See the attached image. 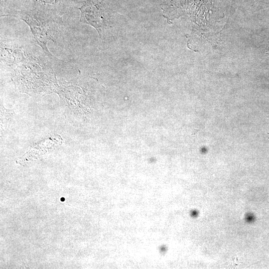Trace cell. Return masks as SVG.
I'll list each match as a JSON object with an SVG mask.
<instances>
[{"label": "cell", "instance_id": "obj_1", "mask_svg": "<svg viewBox=\"0 0 269 269\" xmlns=\"http://www.w3.org/2000/svg\"><path fill=\"white\" fill-rule=\"evenodd\" d=\"M18 6L39 8L48 12H63L80 0H17Z\"/></svg>", "mask_w": 269, "mask_h": 269}, {"label": "cell", "instance_id": "obj_2", "mask_svg": "<svg viewBox=\"0 0 269 269\" xmlns=\"http://www.w3.org/2000/svg\"><path fill=\"white\" fill-rule=\"evenodd\" d=\"M81 3L82 5L79 7L81 12V21L100 29L103 19L102 4L98 0H86Z\"/></svg>", "mask_w": 269, "mask_h": 269}]
</instances>
